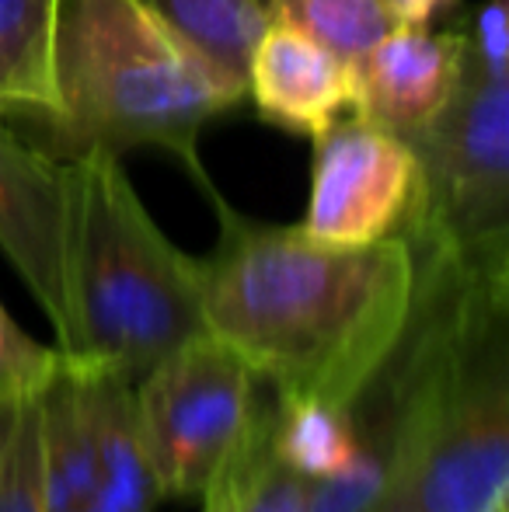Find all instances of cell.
<instances>
[{"label":"cell","instance_id":"21","mask_svg":"<svg viewBox=\"0 0 509 512\" xmlns=\"http://www.w3.org/2000/svg\"><path fill=\"white\" fill-rule=\"evenodd\" d=\"M14 405H18V401H11V405H0V450H4V439H7V429H11V418H14Z\"/></svg>","mask_w":509,"mask_h":512},{"label":"cell","instance_id":"6","mask_svg":"<svg viewBox=\"0 0 509 512\" xmlns=\"http://www.w3.org/2000/svg\"><path fill=\"white\" fill-rule=\"evenodd\" d=\"M258 394L252 366L210 331L136 380V418L164 499H203L252 425Z\"/></svg>","mask_w":509,"mask_h":512},{"label":"cell","instance_id":"7","mask_svg":"<svg viewBox=\"0 0 509 512\" xmlns=\"http://www.w3.org/2000/svg\"><path fill=\"white\" fill-rule=\"evenodd\" d=\"M419 189L408 140L367 119L335 122L318 136L311 199L300 227L328 244H374L394 237Z\"/></svg>","mask_w":509,"mask_h":512},{"label":"cell","instance_id":"12","mask_svg":"<svg viewBox=\"0 0 509 512\" xmlns=\"http://www.w3.org/2000/svg\"><path fill=\"white\" fill-rule=\"evenodd\" d=\"M42 411V506L46 512H105L81 411V380L60 356L39 391Z\"/></svg>","mask_w":509,"mask_h":512},{"label":"cell","instance_id":"13","mask_svg":"<svg viewBox=\"0 0 509 512\" xmlns=\"http://www.w3.org/2000/svg\"><path fill=\"white\" fill-rule=\"evenodd\" d=\"M171 35L185 42L234 98H245L248 63L265 32L258 0H140Z\"/></svg>","mask_w":509,"mask_h":512},{"label":"cell","instance_id":"11","mask_svg":"<svg viewBox=\"0 0 509 512\" xmlns=\"http://www.w3.org/2000/svg\"><path fill=\"white\" fill-rule=\"evenodd\" d=\"M77 370L81 411L105 512H154L164 502L136 418L133 384L98 370Z\"/></svg>","mask_w":509,"mask_h":512},{"label":"cell","instance_id":"16","mask_svg":"<svg viewBox=\"0 0 509 512\" xmlns=\"http://www.w3.org/2000/svg\"><path fill=\"white\" fill-rule=\"evenodd\" d=\"M272 446L290 471L307 485L328 481L353 460L349 411L307 398H276L272 411Z\"/></svg>","mask_w":509,"mask_h":512},{"label":"cell","instance_id":"2","mask_svg":"<svg viewBox=\"0 0 509 512\" xmlns=\"http://www.w3.org/2000/svg\"><path fill=\"white\" fill-rule=\"evenodd\" d=\"M67 331L60 356L136 384L206 331L203 262L164 237L109 147L60 164Z\"/></svg>","mask_w":509,"mask_h":512},{"label":"cell","instance_id":"18","mask_svg":"<svg viewBox=\"0 0 509 512\" xmlns=\"http://www.w3.org/2000/svg\"><path fill=\"white\" fill-rule=\"evenodd\" d=\"M0 512H46L42 506V411L39 391L14 405L0 450Z\"/></svg>","mask_w":509,"mask_h":512},{"label":"cell","instance_id":"3","mask_svg":"<svg viewBox=\"0 0 509 512\" xmlns=\"http://www.w3.org/2000/svg\"><path fill=\"white\" fill-rule=\"evenodd\" d=\"M374 512H509V265L461 258L440 352Z\"/></svg>","mask_w":509,"mask_h":512},{"label":"cell","instance_id":"20","mask_svg":"<svg viewBox=\"0 0 509 512\" xmlns=\"http://www.w3.org/2000/svg\"><path fill=\"white\" fill-rule=\"evenodd\" d=\"M381 4L387 7L394 25H429V18L450 0H381Z\"/></svg>","mask_w":509,"mask_h":512},{"label":"cell","instance_id":"14","mask_svg":"<svg viewBox=\"0 0 509 512\" xmlns=\"http://www.w3.org/2000/svg\"><path fill=\"white\" fill-rule=\"evenodd\" d=\"M272 411H276V394L269 384H262L252 425L227 457L224 471L203 492L213 495L217 512H304L307 481L276 457Z\"/></svg>","mask_w":509,"mask_h":512},{"label":"cell","instance_id":"4","mask_svg":"<svg viewBox=\"0 0 509 512\" xmlns=\"http://www.w3.org/2000/svg\"><path fill=\"white\" fill-rule=\"evenodd\" d=\"M53 112L77 150L164 147L210 189L196 136L238 98L140 0H56Z\"/></svg>","mask_w":509,"mask_h":512},{"label":"cell","instance_id":"22","mask_svg":"<svg viewBox=\"0 0 509 512\" xmlns=\"http://www.w3.org/2000/svg\"><path fill=\"white\" fill-rule=\"evenodd\" d=\"M199 502H203V512H217V502H213V495H203Z\"/></svg>","mask_w":509,"mask_h":512},{"label":"cell","instance_id":"5","mask_svg":"<svg viewBox=\"0 0 509 512\" xmlns=\"http://www.w3.org/2000/svg\"><path fill=\"white\" fill-rule=\"evenodd\" d=\"M419 189L398 234L464 262L509 265V74L468 35L450 105L408 136Z\"/></svg>","mask_w":509,"mask_h":512},{"label":"cell","instance_id":"10","mask_svg":"<svg viewBox=\"0 0 509 512\" xmlns=\"http://www.w3.org/2000/svg\"><path fill=\"white\" fill-rule=\"evenodd\" d=\"M245 95L269 122L318 140L339 122L342 108H353V67L293 28L265 25Z\"/></svg>","mask_w":509,"mask_h":512},{"label":"cell","instance_id":"1","mask_svg":"<svg viewBox=\"0 0 509 512\" xmlns=\"http://www.w3.org/2000/svg\"><path fill=\"white\" fill-rule=\"evenodd\" d=\"M220 216L203 262L206 331L231 345L276 398L346 408L377 370L412 307L405 237L346 248L304 227L258 223L206 189Z\"/></svg>","mask_w":509,"mask_h":512},{"label":"cell","instance_id":"8","mask_svg":"<svg viewBox=\"0 0 509 512\" xmlns=\"http://www.w3.org/2000/svg\"><path fill=\"white\" fill-rule=\"evenodd\" d=\"M468 35L394 25L353 67V112L387 133H422L450 105L464 70Z\"/></svg>","mask_w":509,"mask_h":512},{"label":"cell","instance_id":"19","mask_svg":"<svg viewBox=\"0 0 509 512\" xmlns=\"http://www.w3.org/2000/svg\"><path fill=\"white\" fill-rule=\"evenodd\" d=\"M56 366H60V349L25 335L21 324L0 304V405L42 391Z\"/></svg>","mask_w":509,"mask_h":512},{"label":"cell","instance_id":"9","mask_svg":"<svg viewBox=\"0 0 509 512\" xmlns=\"http://www.w3.org/2000/svg\"><path fill=\"white\" fill-rule=\"evenodd\" d=\"M0 251L46 310L56 342L67 331L63 286V182L60 164L28 147L0 119Z\"/></svg>","mask_w":509,"mask_h":512},{"label":"cell","instance_id":"15","mask_svg":"<svg viewBox=\"0 0 509 512\" xmlns=\"http://www.w3.org/2000/svg\"><path fill=\"white\" fill-rule=\"evenodd\" d=\"M53 11L56 0H0V108L53 112Z\"/></svg>","mask_w":509,"mask_h":512},{"label":"cell","instance_id":"17","mask_svg":"<svg viewBox=\"0 0 509 512\" xmlns=\"http://www.w3.org/2000/svg\"><path fill=\"white\" fill-rule=\"evenodd\" d=\"M265 25H286L307 35L342 63H356L394 28L381 0H258Z\"/></svg>","mask_w":509,"mask_h":512}]
</instances>
